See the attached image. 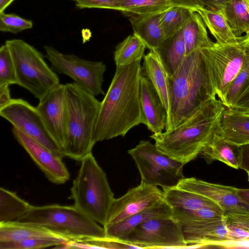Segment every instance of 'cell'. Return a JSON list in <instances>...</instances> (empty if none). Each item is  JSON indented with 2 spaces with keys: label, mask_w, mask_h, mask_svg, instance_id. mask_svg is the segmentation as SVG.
Wrapping results in <instances>:
<instances>
[{
  "label": "cell",
  "mask_w": 249,
  "mask_h": 249,
  "mask_svg": "<svg viewBox=\"0 0 249 249\" xmlns=\"http://www.w3.org/2000/svg\"><path fill=\"white\" fill-rule=\"evenodd\" d=\"M141 61L116 71L102 102L95 124V142L124 137L132 127L142 124L140 100Z\"/></svg>",
  "instance_id": "6da1fadb"
},
{
  "label": "cell",
  "mask_w": 249,
  "mask_h": 249,
  "mask_svg": "<svg viewBox=\"0 0 249 249\" xmlns=\"http://www.w3.org/2000/svg\"><path fill=\"white\" fill-rule=\"evenodd\" d=\"M225 108L213 97L182 124L150 138L160 152L185 165L199 156L217 133Z\"/></svg>",
  "instance_id": "7a4b0ae2"
},
{
  "label": "cell",
  "mask_w": 249,
  "mask_h": 249,
  "mask_svg": "<svg viewBox=\"0 0 249 249\" xmlns=\"http://www.w3.org/2000/svg\"><path fill=\"white\" fill-rule=\"evenodd\" d=\"M200 49L186 55L175 73L167 76L169 108L165 131L186 121L214 97Z\"/></svg>",
  "instance_id": "3957f363"
},
{
  "label": "cell",
  "mask_w": 249,
  "mask_h": 249,
  "mask_svg": "<svg viewBox=\"0 0 249 249\" xmlns=\"http://www.w3.org/2000/svg\"><path fill=\"white\" fill-rule=\"evenodd\" d=\"M65 85L68 136L65 156L81 161L91 153L95 144L93 133L101 102L74 82Z\"/></svg>",
  "instance_id": "277c9868"
},
{
  "label": "cell",
  "mask_w": 249,
  "mask_h": 249,
  "mask_svg": "<svg viewBox=\"0 0 249 249\" xmlns=\"http://www.w3.org/2000/svg\"><path fill=\"white\" fill-rule=\"evenodd\" d=\"M73 180L70 198L84 214L104 227L114 199L105 172L92 152L81 161Z\"/></svg>",
  "instance_id": "5b68a950"
},
{
  "label": "cell",
  "mask_w": 249,
  "mask_h": 249,
  "mask_svg": "<svg viewBox=\"0 0 249 249\" xmlns=\"http://www.w3.org/2000/svg\"><path fill=\"white\" fill-rule=\"evenodd\" d=\"M5 43L14 62L18 85L28 90L38 100L60 84L59 77L46 62L44 56L22 39Z\"/></svg>",
  "instance_id": "8992f818"
},
{
  "label": "cell",
  "mask_w": 249,
  "mask_h": 249,
  "mask_svg": "<svg viewBox=\"0 0 249 249\" xmlns=\"http://www.w3.org/2000/svg\"><path fill=\"white\" fill-rule=\"evenodd\" d=\"M200 50L212 95L226 107L230 88L246 58V36L235 43L214 42L212 46Z\"/></svg>",
  "instance_id": "52a82bcc"
},
{
  "label": "cell",
  "mask_w": 249,
  "mask_h": 249,
  "mask_svg": "<svg viewBox=\"0 0 249 249\" xmlns=\"http://www.w3.org/2000/svg\"><path fill=\"white\" fill-rule=\"evenodd\" d=\"M17 221L39 224L72 240L106 237L104 227L84 214L74 205L32 206L29 212Z\"/></svg>",
  "instance_id": "ba28073f"
},
{
  "label": "cell",
  "mask_w": 249,
  "mask_h": 249,
  "mask_svg": "<svg viewBox=\"0 0 249 249\" xmlns=\"http://www.w3.org/2000/svg\"><path fill=\"white\" fill-rule=\"evenodd\" d=\"M127 152L136 163L141 181L148 185L163 190L176 187L185 178L184 165L162 153L149 141H141Z\"/></svg>",
  "instance_id": "9c48e42d"
},
{
  "label": "cell",
  "mask_w": 249,
  "mask_h": 249,
  "mask_svg": "<svg viewBox=\"0 0 249 249\" xmlns=\"http://www.w3.org/2000/svg\"><path fill=\"white\" fill-rule=\"evenodd\" d=\"M46 57L56 73L66 75L74 82L96 96L105 95L102 89L106 66L101 61H89L73 54H64L51 46H44Z\"/></svg>",
  "instance_id": "30bf717a"
},
{
  "label": "cell",
  "mask_w": 249,
  "mask_h": 249,
  "mask_svg": "<svg viewBox=\"0 0 249 249\" xmlns=\"http://www.w3.org/2000/svg\"><path fill=\"white\" fill-rule=\"evenodd\" d=\"M1 117L57 156L65 157L49 133L36 107L21 98L12 99L0 108Z\"/></svg>",
  "instance_id": "8fae6325"
},
{
  "label": "cell",
  "mask_w": 249,
  "mask_h": 249,
  "mask_svg": "<svg viewBox=\"0 0 249 249\" xmlns=\"http://www.w3.org/2000/svg\"><path fill=\"white\" fill-rule=\"evenodd\" d=\"M124 242L140 248H189L179 223L173 217L145 221L131 231Z\"/></svg>",
  "instance_id": "7c38bea8"
},
{
  "label": "cell",
  "mask_w": 249,
  "mask_h": 249,
  "mask_svg": "<svg viewBox=\"0 0 249 249\" xmlns=\"http://www.w3.org/2000/svg\"><path fill=\"white\" fill-rule=\"evenodd\" d=\"M164 201L163 191L141 181L121 197L114 199L105 226L119 222Z\"/></svg>",
  "instance_id": "4fadbf2b"
},
{
  "label": "cell",
  "mask_w": 249,
  "mask_h": 249,
  "mask_svg": "<svg viewBox=\"0 0 249 249\" xmlns=\"http://www.w3.org/2000/svg\"><path fill=\"white\" fill-rule=\"evenodd\" d=\"M36 107L49 133L63 153L68 136L65 85L60 84L50 91L39 100Z\"/></svg>",
  "instance_id": "5bb4252c"
},
{
  "label": "cell",
  "mask_w": 249,
  "mask_h": 249,
  "mask_svg": "<svg viewBox=\"0 0 249 249\" xmlns=\"http://www.w3.org/2000/svg\"><path fill=\"white\" fill-rule=\"evenodd\" d=\"M178 188L203 196L217 203L224 217L234 214L249 213V205L237 195L236 188L209 183L195 178L182 179Z\"/></svg>",
  "instance_id": "9a60e30c"
},
{
  "label": "cell",
  "mask_w": 249,
  "mask_h": 249,
  "mask_svg": "<svg viewBox=\"0 0 249 249\" xmlns=\"http://www.w3.org/2000/svg\"><path fill=\"white\" fill-rule=\"evenodd\" d=\"M12 132L15 139L50 181L61 184L69 180L70 174L62 158L16 127L13 126Z\"/></svg>",
  "instance_id": "2e32d148"
},
{
  "label": "cell",
  "mask_w": 249,
  "mask_h": 249,
  "mask_svg": "<svg viewBox=\"0 0 249 249\" xmlns=\"http://www.w3.org/2000/svg\"><path fill=\"white\" fill-rule=\"evenodd\" d=\"M176 220L181 227L189 248L231 242L224 218L219 220Z\"/></svg>",
  "instance_id": "e0dca14e"
},
{
  "label": "cell",
  "mask_w": 249,
  "mask_h": 249,
  "mask_svg": "<svg viewBox=\"0 0 249 249\" xmlns=\"http://www.w3.org/2000/svg\"><path fill=\"white\" fill-rule=\"evenodd\" d=\"M140 100L142 124L153 134L163 132L167 124V111L155 88L142 73L140 78Z\"/></svg>",
  "instance_id": "ac0fdd59"
},
{
  "label": "cell",
  "mask_w": 249,
  "mask_h": 249,
  "mask_svg": "<svg viewBox=\"0 0 249 249\" xmlns=\"http://www.w3.org/2000/svg\"><path fill=\"white\" fill-rule=\"evenodd\" d=\"M30 239H49L63 243L70 237L32 222L14 221L0 222V242H14Z\"/></svg>",
  "instance_id": "d6986e66"
},
{
  "label": "cell",
  "mask_w": 249,
  "mask_h": 249,
  "mask_svg": "<svg viewBox=\"0 0 249 249\" xmlns=\"http://www.w3.org/2000/svg\"><path fill=\"white\" fill-rule=\"evenodd\" d=\"M172 217V208L164 200L154 207L145 210L124 220L104 227L107 237L124 242L127 236L136 227L155 218Z\"/></svg>",
  "instance_id": "ffe728a7"
},
{
  "label": "cell",
  "mask_w": 249,
  "mask_h": 249,
  "mask_svg": "<svg viewBox=\"0 0 249 249\" xmlns=\"http://www.w3.org/2000/svg\"><path fill=\"white\" fill-rule=\"evenodd\" d=\"M163 12L129 17L134 34L150 51L156 50L166 38L160 22Z\"/></svg>",
  "instance_id": "44dd1931"
},
{
  "label": "cell",
  "mask_w": 249,
  "mask_h": 249,
  "mask_svg": "<svg viewBox=\"0 0 249 249\" xmlns=\"http://www.w3.org/2000/svg\"><path fill=\"white\" fill-rule=\"evenodd\" d=\"M216 134L237 145L249 144V115L226 107Z\"/></svg>",
  "instance_id": "7402d4cb"
},
{
  "label": "cell",
  "mask_w": 249,
  "mask_h": 249,
  "mask_svg": "<svg viewBox=\"0 0 249 249\" xmlns=\"http://www.w3.org/2000/svg\"><path fill=\"white\" fill-rule=\"evenodd\" d=\"M241 153V146L229 142L216 134L199 156L209 164L219 160L231 167L238 169L240 168Z\"/></svg>",
  "instance_id": "603a6c76"
},
{
  "label": "cell",
  "mask_w": 249,
  "mask_h": 249,
  "mask_svg": "<svg viewBox=\"0 0 249 249\" xmlns=\"http://www.w3.org/2000/svg\"><path fill=\"white\" fill-rule=\"evenodd\" d=\"M167 76H172L186 55V45L181 29L167 37L155 51Z\"/></svg>",
  "instance_id": "cb8c5ba5"
},
{
  "label": "cell",
  "mask_w": 249,
  "mask_h": 249,
  "mask_svg": "<svg viewBox=\"0 0 249 249\" xmlns=\"http://www.w3.org/2000/svg\"><path fill=\"white\" fill-rule=\"evenodd\" d=\"M164 200L172 207L185 210L222 209L213 201L200 194L173 187L163 190Z\"/></svg>",
  "instance_id": "d4e9b609"
},
{
  "label": "cell",
  "mask_w": 249,
  "mask_h": 249,
  "mask_svg": "<svg viewBox=\"0 0 249 249\" xmlns=\"http://www.w3.org/2000/svg\"><path fill=\"white\" fill-rule=\"evenodd\" d=\"M142 73L146 76L155 88L168 113L169 98L167 85V73L158 54L150 51L143 56Z\"/></svg>",
  "instance_id": "484cf974"
},
{
  "label": "cell",
  "mask_w": 249,
  "mask_h": 249,
  "mask_svg": "<svg viewBox=\"0 0 249 249\" xmlns=\"http://www.w3.org/2000/svg\"><path fill=\"white\" fill-rule=\"evenodd\" d=\"M201 16L206 27L214 37L215 43L220 44L235 43L239 39L233 34L222 10H214L205 7L196 10Z\"/></svg>",
  "instance_id": "4316f807"
},
{
  "label": "cell",
  "mask_w": 249,
  "mask_h": 249,
  "mask_svg": "<svg viewBox=\"0 0 249 249\" xmlns=\"http://www.w3.org/2000/svg\"><path fill=\"white\" fill-rule=\"evenodd\" d=\"M181 31L186 45V55L197 49L209 47L214 43L209 37L204 21L196 11Z\"/></svg>",
  "instance_id": "83f0119b"
},
{
  "label": "cell",
  "mask_w": 249,
  "mask_h": 249,
  "mask_svg": "<svg viewBox=\"0 0 249 249\" xmlns=\"http://www.w3.org/2000/svg\"><path fill=\"white\" fill-rule=\"evenodd\" d=\"M222 10L237 38L249 35V10L244 0H225Z\"/></svg>",
  "instance_id": "f1b7e54d"
},
{
  "label": "cell",
  "mask_w": 249,
  "mask_h": 249,
  "mask_svg": "<svg viewBox=\"0 0 249 249\" xmlns=\"http://www.w3.org/2000/svg\"><path fill=\"white\" fill-rule=\"evenodd\" d=\"M146 46L141 39L133 34L126 37L116 47L114 60L116 68H121L141 61Z\"/></svg>",
  "instance_id": "f546056e"
},
{
  "label": "cell",
  "mask_w": 249,
  "mask_h": 249,
  "mask_svg": "<svg viewBox=\"0 0 249 249\" xmlns=\"http://www.w3.org/2000/svg\"><path fill=\"white\" fill-rule=\"evenodd\" d=\"M32 206L15 193L0 188V222L18 220L29 212Z\"/></svg>",
  "instance_id": "4dcf8cb0"
},
{
  "label": "cell",
  "mask_w": 249,
  "mask_h": 249,
  "mask_svg": "<svg viewBox=\"0 0 249 249\" xmlns=\"http://www.w3.org/2000/svg\"><path fill=\"white\" fill-rule=\"evenodd\" d=\"M195 11L180 6H171L164 11L160 16V22L166 38L180 30Z\"/></svg>",
  "instance_id": "1f68e13d"
},
{
  "label": "cell",
  "mask_w": 249,
  "mask_h": 249,
  "mask_svg": "<svg viewBox=\"0 0 249 249\" xmlns=\"http://www.w3.org/2000/svg\"><path fill=\"white\" fill-rule=\"evenodd\" d=\"M55 249H139L137 246L107 237L72 239L54 247Z\"/></svg>",
  "instance_id": "d6a6232c"
},
{
  "label": "cell",
  "mask_w": 249,
  "mask_h": 249,
  "mask_svg": "<svg viewBox=\"0 0 249 249\" xmlns=\"http://www.w3.org/2000/svg\"><path fill=\"white\" fill-rule=\"evenodd\" d=\"M171 6L167 0H124L119 11L129 17L162 12Z\"/></svg>",
  "instance_id": "836d02e7"
},
{
  "label": "cell",
  "mask_w": 249,
  "mask_h": 249,
  "mask_svg": "<svg viewBox=\"0 0 249 249\" xmlns=\"http://www.w3.org/2000/svg\"><path fill=\"white\" fill-rule=\"evenodd\" d=\"M242 67L233 80L227 96L226 107L232 108L249 91V45Z\"/></svg>",
  "instance_id": "e575fe53"
},
{
  "label": "cell",
  "mask_w": 249,
  "mask_h": 249,
  "mask_svg": "<svg viewBox=\"0 0 249 249\" xmlns=\"http://www.w3.org/2000/svg\"><path fill=\"white\" fill-rule=\"evenodd\" d=\"M224 218L231 242L249 240V213L230 214Z\"/></svg>",
  "instance_id": "d590c367"
},
{
  "label": "cell",
  "mask_w": 249,
  "mask_h": 249,
  "mask_svg": "<svg viewBox=\"0 0 249 249\" xmlns=\"http://www.w3.org/2000/svg\"><path fill=\"white\" fill-rule=\"evenodd\" d=\"M172 217L175 219L195 220H219L224 218L222 209L185 210L176 208H172Z\"/></svg>",
  "instance_id": "8d00e7d4"
},
{
  "label": "cell",
  "mask_w": 249,
  "mask_h": 249,
  "mask_svg": "<svg viewBox=\"0 0 249 249\" xmlns=\"http://www.w3.org/2000/svg\"><path fill=\"white\" fill-rule=\"evenodd\" d=\"M4 84H17L13 59L5 43L0 48V85Z\"/></svg>",
  "instance_id": "74e56055"
},
{
  "label": "cell",
  "mask_w": 249,
  "mask_h": 249,
  "mask_svg": "<svg viewBox=\"0 0 249 249\" xmlns=\"http://www.w3.org/2000/svg\"><path fill=\"white\" fill-rule=\"evenodd\" d=\"M32 20L22 18L14 14L0 13V31L17 34L33 27Z\"/></svg>",
  "instance_id": "f35d334b"
},
{
  "label": "cell",
  "mask_w": 249,
  "mask_h": 249,
  "mask_svg": "<svg viewBox=\"0 0 249 249\" xmlns=\"http://www.w3.org/2000/svg\"><path fill=\"white\" fill-rule=\"evenodd\" d=\"M64 243L53 239H30L14 242H0V249H39Z\"/></svg>",
  "instance_id": "ab89813d"
},
{
  "label": "cell",
  "mask_w": 249,
  "mask_h": 249,
  "mask_svg": "<svg viewBox=\"0 0 249 249\" xmlns=\"http://www.w3.org/2000/svg\"><path fill=\"white\" fill-rule=\"evenodd\" d=\"M80 9L101 8L119 10L124 0H73Z\"/></svg>",
  "instance_id": "60d3db41"
},
{
  "label": "cell",
  "mask_w": 249,
  "mask_h": 249,
  "mask_svg": "<svg viewBox=\"0 0 249 249\" xmlns=\"http://www.w3.org/2000/svg\"><path fill=\"white\" fill-rule=\"evenodd\" d=\"M172 6L188 7L196 11L198 8L205 7L200 0H167Z\"/></svg>",
  "instance_id": "b9f144b4"
},
{
  "label": "cell",
  "mask_w": 249,
  "mask_h": 249,
  "mask_svg": "<svg viewBox=\"0 0 249 249\" xmlns=\"http://www.w3.org/2000/svg\"><path fill=\"white\" fill-rule=\"evenodd\" d=\"M231 109L239 113L249 115V91Z\"/></svg>",
  "instance_id": "7bdbcfd3"
},
{
  "label": "cell",
  "mask_w": 249,
  "mask_h": 249,
  "mask_svg": "<svg viewBox=\"0 0 249 249\" xmlns=\"http://www.w3.org/2000/svg\"><path fill=\"white\" fill-rule=\"evenodd\" d=\"M241 146L242 153L240 168L249 173V144Z\"/></svg>",
  "instance_id": "ee69618b"
},
{
  "label": "cell",
  "mask_w": 249,
  "mask_h": 249,
  "mask_svg": "<svg viewBox=\"0 0 249 249\" xmlns=\"http://www.w3.org/2000/svg\"><path fill=\"white\" fill-rule=\"evenodd\" d=\"M9 85H0V108L7 104L12 99Z\"/></svg>",
  "instance_id": "f6af8a7d"
},
{
  "label": "cell",
  "mask_w": 249,
  "mask_h": 249,
  "mask_svg": "<svg viewBox=\"0 0 249 249\" xmlns=\"http://www.w3.org/2000/svg\"><path fill=\"white\" fill-rule=\"evenodd\" d=\"M204 4L205 8L219 10L223 8L225 0H200Z\"/></svg>",
  "instance_id": "bcb514c9"
},
{
  "label": "cell",
  "mask_w": 249,
  "mask_h": 249,
  "mask_svg": "<svg viewBox=\"0 0 249 249\" xmlns=\"http://www.w3.org/2000/svg\"><path fill=\"white\" fill-rule=\"evenodd\" d=\"M236 193L239 196L249 205V189H236Z\"/></svg>",
  "instance_id": "7dc6e473"
},
{
  "label": "cell",
  "mask_w": 249,
  "mask_h": 249,
  "mask_svg": "<svg viewBox=\"0 0 249 249\" xmlns=\"http://www.w3.org/2000/svg\"><path fill=\"white\" fill-rule=\"evenodd\" d=\"M14 0H0V13L3 12Z\"/></svg>",
  "instance_id": "c3c4849f"
},
{
  "label": "cell",
  "mask_w": 249,
  "mask_h": 249,
  "mask_svg": "<svg viewBox=\"0 0 249 249\" xmlns=\"http://www.w3.org/2000/svg\"><path fill=\"white\" fill-rule=\"evenodd\" d=\"M245 2H246V4L247 5L248 8L249 10V0H244Z\"/></svg>",
  "instance_id": "681fc988"
},
{
  "label": "cell",
  "mask_w": 249,
  "mask_h": 249,
  "mask_svg": "<svg viewBox=\"0 0 249 249\" xmlns=\"http://www.w3.org/2000/svg\"><path fill=\"white\" fill-rule=\"evenodd\" d=\"M246 36V39H247V42L249 45V35L248 36Z\"/></svg>",
  "instance_id": "f907efd6"
},
{
  "label": "cell",
  "mask_w": 249,
  "mask_h": 249,
  "mask_svg": "<svg viewBox=\"0 0 249 249\" xmlns=\"http://www.w3.org/2000/svg\"><path fill=\"white\" fill-rule=\"evenodd\" d=\"M248 177V180L249 181V173H247Z\"/></svg>",
  "instance_id": "816d5d0a"
}]
</instances>
